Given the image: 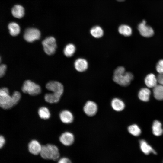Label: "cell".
<instances>
[{
	"mask_svg": "<svg viewBox=\"0 0 163 163\" xmlns=\"http://www.w3.org/2000/svg\"><path fill=\"white\" fill-rule=\"evenodd\" d=\"M22 91L32 96L37 95L41 92V88L38 84L30 80L25 81L22 88Z\"/></svg>",
	"mask_w": 163,
	"mask_h": 163,
	"instance_id": "4",
	"label": "cell"
},
{
	"mask_svg": "<svg viewBox=\"0 0 163 163\" xmlns=\"http://www.w3.org/2000/svg\"><path fill=\"white\" fill-rule=\"evenodd\" d=\"M158 82L163 85V74H159L157 77Z\"/></svg>",
	"mask_w": 163,
	"mask_h": 163,
	"instance_id": "32",
	"label": "cell"
},
{
	"mask_svg": "<svg viewBox=\"0 0 163 163\" xmlns=\"http://www.w3.org/2000/svg\"><path fill=\"white\" fill-rule=\"evenodd\" d=\"M11 12L12 14L14 17L20 18L22 17L24 15V9L21 5H16L12 8Z\"/></svg>",
	"mask_w": 163,
	"mask_h": 163,
	"instance_id": "17",
	"label": "cell"
},
{
	"mask_svg": "<svg viewBox=\"0 0 163 163\" xmlns=\"http://www.w3.org/2000/svg\"><path fill=\"white\" fill-rule=\"evenodd\" d=\"M6 66L4 64H1L0 66V77L3 76L6 69Z\"/></svg>",
	"mask_w": 163,
	"mask_h": 163,
	"instance_id": "30",
	"label": "cell"
},
{
	"mask_svg": "<svg viewBox=\"0 0 163 163\" xmlns=\"http://www.w3.org/2000/svg\"><path fill=\"white\" fill-rule=\"evenodd\" d=\"M151 94L150 90L148 88H143L139 91L138 94L139 98L143 101H148Z\"/></svg>",
	"mask_w": 163,
	"mask_h": 163,
	"instance_id": "19",
	"label": "cell"
},
{
	"mask_svg": "<svg viewBox=\"0 0 163 163\" xmlns=\"http://www.w3.org/2000/svg\"><path fill=\"white\" fill-rule=\"evenodd\" d=\"M146 21L144 20L138 26V30L141 34L143 37H152L154 34L153 29L150 26L147 25Z\"/></svg>",
	"mask_w": 163,
	"mask_h": 163,
	"instance_id": "8",
	"label": "cell"
},
{
	"mask_svg": "<svg viewBox=\"0 0 163 163\" xmlns=\"http://www.w3.org/2000/svg\"><path fill=\"white\" fill-rule=\"evenodd\" d=\"M38 114L41 118L45 120L48 119L50 116L49 109L45 107L40 108L38 110Z\"/></svg>",
	"mask_w": 163,
	"mask_h": 163,
	"instance_id": "26",
	"label": "cell"
},
{
	"mask_svg": "<svg viewBox=\"0 0 163 163\" xmlns=\"http://www.w3.org/2000/svg\"><path fill=\"white\" fill-rule=\"evenodd\" d=\"M118 31L120 34L126 37L129 36L132 34L131 28L129 26L125 24L119 26Z\"/></svg>",
	"mask_w": 163,
	"mask_h": 163,
	"instance_id": "24",
	"label": "cell"
},
{
	"mask_svg": "<svg viewBox=\"0 0 163 163\" xmlns=\"http://www.w3.org/2000/svg\"><path fill=\"white\" fill-rule=\"evenodd\" d=\"M43 50L48 55L53 54L56 48V44L55 38L53 37H49L45 39L42 42Z\"/></svg>",
	"mask_w": 163,
	"mask_h": 163,
	"instance_id": "5",
	"label": "cell"
},
{
	"mask_svg": "<svg viewBox=\"0 0 163 163\" xmlns=\"http://www.w3.org/2000/svg\"><path fill=\"white\" fill-rule=\"evenodd\" d=\"M117 0L120 2H122V1H124L125 0Z\"/></svg>",
	"mask_w": 163,
	"mask_h": 163,
	"instance_id": "34",
	"label": "cell"
},
{
	"mask_svg": "<svg viewBox=\"0 0 163 163\" xmlns=\"http://www.w3.org/2000/svg\"><path fill=\"white\" fill-rule=\"evenodd\" d=\"M97 106L94 102L89 101H87L83 107V111L85 113L89 116H93L97 113Z\"/></svg>",
	"mask_w": 163,
	"mask_h": 163,
	"instance_id": "9",
	"label": "cell"
},
{
	"mask_svg": "<svg viewBox=\"0 0 163 163\" xmlns=\"http://www.w3.org/2000/svg\"><path fill=\"white\" fill-rule=\"evenodd\" d=\"M40 155L43 159L54 161L58 160L60 156L58 147L54 145L49 144L42 146Z\"/></svg>",
	"mask_w": 163,
	"mask_h": 163,
	"instance_id": "2",
	"label": "cell"
},
{
	"mask_svg": "<svg viewBox=\"0 0 163 163\" xmlns=\"http://www.w3.org/2000/svg\"><path fill=\"white\" fill-rule=\"evenodd\" d=\"M125 71L124 67L119 66L114 70L113 77V81L123 86L128 85L133 78L132 73Z\"/></svg>",
	"mask_w": 163,
	"mask_h": 163,
	"instance_id": "1",
	"label": "cell"
},
{
	"mask_svg": "<svg viewBox=\"0 0 163 163\" xmlns=\"http://www.w3.org/2000/svg\"><path fill=\"white\" fill-rule=\"evenodd\" d=\"M42 146L37 140H31L28 145V150L29 152L34 155H37L40 154Z\"/></svg>",
	"mask_w": 163,
	"mask_h": 163,
	"instance_id": "11",
	"label": "cell"
},
{
	"mask_svg": "<svg viewBox=\"0 0 163 163\" xmlns=\"http://www.w3.org/2000/svg\"><path fill=\"white\" fill-rule=\"evenodd\" d=\"M10 34L12 36H16L20 33V29L19 25L15 22L10 23L8 26Z\"/></svg>",
	"mask_w": 163,
	"mask_h": 163,
	"instance_id": "23",
	"label": "cell"
},
{
	"mask_svg": "<svg viewBox=\"0 0 163 163\" xmlns=\"http://www.w3.org/2000/svg\"><path fill=\"white\" fill-rule=\"evenodd\" d=\"M40 37V31L34 28H29L26 29L24 35V39L29 42H32L38 40Z\"/></svg>",
	"mask_w": 163,
	"mask_h": 163,
	"instance_id": "6",
	"label": "cell"
},
{
	"mask_svg": "<svg viewBox=\"0 0 163 163\" xmlns=\"http://www.w3.org/2000/svg\"><path fill=\"white\" fill-rule=\"evenodd\" d=\"M91 35L94 37L98 38L101 37L104 34V31L100 26H96L93 27L90 30Z\"/></svg>",
	"mask_w": 163,
	"mask_h": 163,
	"instance_id": "22",
	"label": "cell"
},
{
	"mask_svg": "<svg viewBox=\"0 0 163 163\" xmlns=\"http://www.w3.org/2000/svg\"><path fill=\"white\" fill-rule=\"evenodd\" d=\"M139 143L141 149L145 154L148 155L151 152L156 154L154 149L145 140H141Z\"/></svg>",
	"mask_w": 163,
	"mask_h": 163,
	"instance_id": "16",
	"label": "cell"
},
{
	"mask_svg": "<svg viewBox=\"0 0 163 163\" xmlns=\"http://www.w3.org/2000/svg\"><path fill=\"white\" fill-rule=\"evenodd\" d=\"M152 133L154 135L156 136L161 135L163 133L161 123L159 121L155 120L152 126Z\"/></svg>",
	"mask_w": 163,
	"mask_h": 163,
	"instance_id": "18",
	"label": "cell"
},
{
	"mask_svg": "<svg viewBox=\"0 0 163 163\" xmlns=\"http://www.w3.org/2000/svg\"><path fill=\"white\" fill-rule=\"evenodd\" d=\"M74 66L77 71L82 72L87 69L88 67V63L87 60L84 59L79 58L75 60Z\"/></svg>",
	"mask_w": 163,
	"mask_h": 163,
	"instance_id": "12",
	"label": "cell"
},
{
	"mask_svg": "<svg viewBox=\"0 0 163 163\" xmlns=\"http://www.w3.org/2000/svg\"><path fill=\"white\" fill-rule=\"evenodd\" d=\"M60 142L64 145L69 146L72 145L74 140V137L72 133L66 132L62 133L59 138Z\"/></svg>",
	"mask_w": 163,
	"mask_h": 163,
	"instance_id": "10",
	"label": "cell"
},
{
	"mask_svg": "<svg viewBox=\"0 0 163 163\" xmlns=\"http://www.w3.org/2000/svg\"><path fill=\"white\" fill-rule=\"evenodd\" d=\"M75 50V46L73 44L69 43L66 46L63 50V53L65 56L70 57L73 55Z\"/></svg>",
	"mask_w": 163,
	"mask_h": 163,
	"instance_id": "25",
	"label": "cell"
},
{
	"mask_svg": "<svg viewBox=\"0 0 163 163\" xmlns=\"http://www.w3.org/2000/svg\"><path fill=\"white\" fill-rule=\"evenodd\" d=\"M57 163H72V162L68 158L62 157L59 159Z\"/></svg>",
	"mask_w": 163,
	"mask_h": 163,
	"instance_id": "31",
	"label": "cell"
},
{
	"mask_svg": "<svg viewBox=\"0 0 163 163\" xmlns=\"http://www.w3.org/2000/svg\"><path fill=\"white\" fill-rule=\"evenodd\" d=\"M145 82L146 85L149 88H154L157 85V78L152 73L148 75L145 77Z\"/></svg>",
	"mask_w": 163,
	"mask_h": 163,
	"instance_id": "14",
	"label": "cell"
},
{
	"mask_svg": "<svg viewBox=\"0 0 163 163\" xmlns=\"http://www.w3.org/2000/svg\"><path fill=\"white\" fill-rule=\"evenodd\" d=\"M0 105L4 109H10L14 105L11 96L9 94L8 89L7 88H3L0 90Z\"/></svg>",
	"mask_w": 163,
	"mask_h": 163,
	"instance_id": "3",
	"label": "cell"
},
{
	"mask_svg": "<svg viewBox=\"0 0 163 163\" xmlns=\"http://www.w3.org/2000/svg\"><path fill=\"white\" fill-rule=\"evenodd\" d=\"M12 101L14 105L16 104L18 102L21 97V94L18 91L14 92L11 96Z\"/></svg>",
	"mask_w": 163,
	"mask_h": 163,
	"instance_id": "28",
	"label": "cell"
},
{
	"mask_svg": "<svg viewBox=\"0 0 163 163\" xmlns=\"http://www.w3.org/2000/svg\"><path fill=\"white\" fill-rule=\"evenodd\" d=\"M153 93L156 99L158 100H163V85H157L153 88Z\"/></svg>",
	"mask_w": 163,
	"mask_h": 163,
	"instance_id": "20",
	"label": "cell"
},
{
	"mask_svg": "<svg viewBox=\"0 0 163 163\" xmlns=\"http://www.w3.org/2000/svg\"><path fill=\"white\" fill-rule=\"evenodd\" d=\"M111 106L112 108L117 111L122 110L124 109L125 106L123 102L118 98H114L112 100Z\"/></svg>",
	"mask_w": 163,
	"mask_h": 163,
	"instance_id": "15",
	"label": "cell"
},
{
	"mask_svg": "<svg viewBox=\"0 0 163 163\" xmlns=\"http://www.w3.org/2000/svg\"><path fill=\"white\" fill-rule=\"evenodd\" d=\"M59 117L61 121L65 123H71L73 120V116L72 113L68 110L62 111L59 114Z\"/></svg>",
	"mask_w": 163,
	"mask_h": 163,
	"instance_id": "13",
	"label": "cell"
},
{
	"mask_svg": "<svg viewBox=\"0 0 163 163\" xmlns=\"http://www.w3.org/2000/svg\"><path fill=\"white\" fill-rule=\"evenodd\" d=\"M129 132L135 136H138L141 133V130L138 126L133 124L129 126L128 128Z\"/></svg>",
	"mask_w": 163,
	"mask_h": 163,
	"instance_id": "27",
	"label": "cell"
},
{
	"mask_svg": "<svg viewBox=\"0 0 163 163\" xmlns=\"http://www.w3.org/2000/svg\"><path fill=\"white\" fill-rule=\"evenodd\" d=\"M156 69L159 74H163V59L159 60L156 66Z\"/></svg>",
	"mask_w": 163,
	"mask_h": 163,
	"instance_id": "29",
	"label": "cell"
},
{
	"mask_svg": "<svg viewBox=\"0 0 163 163\" xmlns=\"http://www.w3.org/2000/svg\"><path fill=\"white\" fill-rule=\"evenodd\" d=\"M61 96L54 93H47L44 96L46 101L50 103H57L59 101Z\"/></svg>",
	"mask_w": 163,
	"mask_h": 163,
	"instance_id": "21",
	"label": "cell"
},
{
	"mask_svg": "<svg viewBox=\"0 0 163 163\" xmlns=\"http://www.w3.org/2000/svg\"><path fill=\"white\" fill-rule=\"evenodd\" d=\"M46 88L48 90L61 96L63 92V86L60 82L56 81H51L46 85Z\"/></svg>",
	"mask_w": 163,
	"mask_h": 163,
	"instance_id": "7",
	"label": "cell"
},
{
	"mask_svg": "<svg viewBox=\"0 0 163 163\" xmlns=\"http://www.w3.org/2000/svg\"><path fill=\"white\" fill-rule=\"evenodd\" d=\"M5 143V139L3 136H0V148H2Z\"/></svg>",
	"mask_w": 163,
	"mask_h": 163,
	"instance_id": "33",
	"label": "cell"
}]
</instances>
